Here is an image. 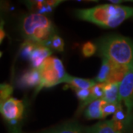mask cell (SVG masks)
<instances>
[{"instance_id":"obj_1","label":"cell","mask_w":133,"mask_h":133,"mask_svg":"<svg viewBox=\"0 0 133 133\" xmlns=\"http://www.w3.org/2000/svg\"><path fill=\"white\" fill-rule=\"evenodd\" d=\"M74 14L79 19L97 24L104 28H115L125 20L133 18V8L105 4L91 8L76 9L74 10Z\"/></svg>"},{"instance_id":"obj_2","label":"cell","mask_w":133,"mask_h":133,"mask_svg":"<svg viewBox=\"0 0 133 133\" xmlns=\"http://www.w3.org/2000/svg\"><path fill=\"white\" fill-rule=\"evenodd\" d=\"M97 48L101 56L130 69L133 68V41L119 34L100 38Z\"/></svg>"},{"instance_id":"obj_3","label":"cell","mask_w":133,"mask_h":133,"mask_svg":"<svg viewBox=\"0 0 133 133\" xmlns=\"http://www.w3.org/2000/svg\"><path fill=\"white\" fill-rule=\"evenodd\" d=\"M21 33L26 40L48 46L56 34L52 21L47 16L30 14L21 21Z\"/></svg>"},{"instance_id":"obj_4","label":"cell","mask_w":133,"mask_h":133,"mask_svg":"<svg viewBox=\"0 0 133 133\" xmlns=\"http://www.w3.org/2000/svg\"><path fill=\"white\" fill-rule=\"evenodd\" d=\"M41 75V84L36 90V93L44 88H49L64 82L67 73L62 62L56 57L48 58L38 69Z\"/></svg>"},{"instance_id":"obj_5","label":"cell","mask_w":133,"mask_h":133,"mask_svg":"<svg viewBox=\"0 0 133 133\" xmlns=\"http://www.w3.org/2000/svg\"><path fill=\"white\" fill-rule=\"evenodd\" d=\"M24 108V102L16 98H10L0 104V112L3 118L13 124L22 118Z\"/></svg>"},{"instance_id":"obj_6","label":"cell","mask_w":133,"mask_h":133,"mask_svg":"<svg viewBox=\"0 0 133 133\" xmlns=\"http://www.w3.org/2000/svg\"><path fill=\"white\" fill-rule=\"evenodd\" d=\"M119 98L129 117L133 112V68L127 73L120 84Z\"/></svg>"},{"instance_id":"obj_7","label":"cell","mask_w":133,"mask_h":133,"mask_svg":"<svg viewBox=\"0 0 133 133\" xmlns=\"http://www.w3.org/2000/svg\"><path fill=\"white\" fill-rule=\"evenodd\" d=\"M124 124L111 119L85 127V133H124Z\"/></svg>"},{"instance_id":"obj_8","label":"cell","mask_w":133,"mask_h":133,"mask_svg":"<svg viewBox=\"0 0 133 133\" xmlns=\"http://www.w3.org/2000/svg\"><path fill=\"white\" fill-rule=\"evenodd\" d=\"M62 0H39V1H27L25 5L31 14H36L46 16L50 14L56 8L58 5L63 2Z\"/></svg>"},{"instance_id":"obj_9","label":"cell","mask_w":133,"mask_h":133,"mask_svg":"<svg viewBox=\"0 0 133 133\" xmlns=\"http://www.w3.org/2000/svg\"><path fill=\"white\" fill-rule=\"evenodd\" d=\"M51 54L52 50L49 47L38 44L33 50V52H31L28 58L31 64V68L39 69L43 62L50 57Z\"/></svg>"},{"instance_id":"obj_10","label":"cell","mask_w":133,"mask_h":133,"mask_svg":"<svg viewBox=\"0 0 133 133\" xmlns=\"http://www.w3.org/2000/svg\"><path fill=\"white\" fill-rule=\"evenodd\" d=\"M41 84V75L38 69L30 68L20 78V85L24 87H36Z\"/></svg>"},{"instance_id":"obj_11","label":"cell","mask_w":133,"mask_h":133,"mask_svg":"<svg viewBox=\"0 0 133 133\" xmlns=\"http://www.w3.org/2000/svg\"><path fill=\"white\" fill-rule=\"evenodd\" d=\"M64 83H66L73 90H87L93 87L97 84L95 80L78 78L67 74Z\"/></svg>"},{"instance_id":"obj_12","label":"cell","mask_w":133,"mask_h":133,"mask_svg":"<svg viewBox=\"0 0 133 133\" xmlns=\"http://www.w3.org/2000/svg\"><path fill=\"white\" fill-rule=\"evenodd\" d=\"M120 84L118 83H107L103 84L104 87V98L107 103L118 104L121 102L119 98Z\"/></svg>"},{"instance_id":"obj_13","label":"cell","mask_w":133,"mask_h":133,"mask_svg":"<svg viewBox=\"0 0 133 133\" xmlns=\"http://www.w3.org/2000/svg\"><path fill=\"white\" fill-rule=\"evenodd\" d=\"M42 133H85V128L77 122L71 121L49 129Z\"/></svg>"},{"instance_id":"obj_14","label":"cell","mask_w":133,"mask_h":133,"mask_svg":"<svg viewBox=\"0 0 133 133\" xmlns=\"http://www.w3.org/2000/svg\"><path fill=\"white\" fill-rule=\"evenodd\" d=\"M113 65H114V62L107 58H102V64L95 81L98 84L107 83L112 70Z\"/></svg>"},{"instance_id":"obj_15","label":"cell","mask_w":133,"mask_h":133,"mask_svg":"<svg viewBox=\"0 0 133 133\" xmlns=\"http://www.w3.org/2000/svg\"><path fill=\"white\" fill-rule=\"evenodd\" d=\"M105 103L104 100H96L87 107L85 117L87 119H102V107Z\"/></svg>"},{"instance_id":"obj_16","label":"cell","mask_w":133,"mask_h":133,"mask_svg":"<svg viewBox=\"0 0 133 133\" xmlns=\"http://www.w3.org/2000/svg\"><path fill=\"white\" fill-rule=\"evenodd\" d=\"M48 47H49L51 50H55L59 52H62L64 50V40L59 36L55 34L50 40Z\"/></svg>"},{"instance_id":"obj_17","label":"cell","mask_w":133,"mask_h":133,"mask_svg":"<svg viewBox=\"0 0 133 133\" xmlns=\"http://www.w3.org/2000/svg\"><path fill=\"white\" fill-rule=\"evenodd\" d=\"M14 88L8 84H1L0 85V104L5 102V101L10 98V95H12Z\"/></svg>"},{"instance_id":"obj_18","label":"cell","mask_w":133,"mask_h":133,"mask_svg":"<svg viewBox=\"0 0 133 133\" xmlns=\"http://www.w3.org/2000/svg\"><path fill=\"white\" fill-rule=\"evenodd\" d=\"M38 43L33 42L32 41L26 40L21 46V55L22 57L29 58L31 52L36 47Z\"/></svg>"},{"instance_id":"obj_19","label":"cell","mask_w":133,"mask_h":133,"mask_svg":"<svg viewBox=\"0 0 133 133\" xmlns=\"http://www.w3.org/2000/svg\"><path fill=\"white\" fill-rule=\"evenodd\" d=\"M121 105V103L118 104H115L107 103V101H105V103L102 107V117H103V118L107 117L108 115H113L116 112V111L118 110Z\"/></svg>"},{"instance_id":"obj_20","label":"cell","mask_w":133,"mask_h":133,"mask_svg":"<svg viewBox=\"0 0 133 133\" xmlns=\"http://www.w3.org/2000/svg\"><path fill=\"white\" fill-rule=\"evenodd\" d=\"M98 50L97 45L91 42H87L82 46L81 52L84 57H90L95 54Z\"/></svg>"},{"instance_id":"obj_21","label":"cell","mask_w":133,"mask_h":133,"mask_svg":"<svg viewBox=\"0 0 133 133\" xmlns=\"http://www.w3.org/2000/svg\"><path fill=\"white\" fill-rule=\"evenodd\" d=\"M124 133H133V112L129 117L127 123L124 127Z\"/></svg>"},{"instance_id":"obj_22","label":"cell","mask_w":133,"mask_h":133,"mask_svg":"<svg viewBox=\"0 0 133 133\" xmlns=\"http://www.w3.org/2000/svg\"><path fill=\"white\" fill-rule=\"evenodd\" d=\"M0 43L2 44V41L4 40V38L5 37V29H4V22L2 20L1 22V26H0Z\"/></svg>"},{"instance_id":"obj_23","label":"cell","mask_w":133,"mask_h":133,"mask_svg":"<svg viewBox=\"0 0 133 133\" xmlns=\"http://www.w3.org/2000/svg\"><path fill=\"white\" fill-rule=\"evenodd\" d=\"M9 133H22L21 129L19 128H16V127H14L13 129L10 130V132Z\"/></svg>"}]
</instances>
